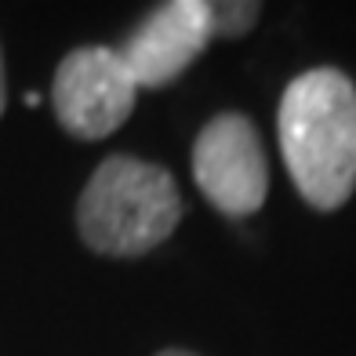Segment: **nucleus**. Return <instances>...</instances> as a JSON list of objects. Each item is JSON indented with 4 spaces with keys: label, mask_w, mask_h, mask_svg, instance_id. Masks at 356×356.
<instances>
[{
    "label": "nucleus",
    "mask_w": 356,
    "mask_h": 356,
    "mask_svg": "<svg viewBox=\"0 0 356 356\" xmlns=\"http://www.w3.org/2000/svg\"><path fill=\"white\" fill-rule=\"evenodd\" d=\"M284 168L313 211H338L356 189V84L334 66L298 73L277 109Z\"/></svg>",
    "instance_id": "nucleus-1"
},
{
    "label": "nucleus",
    "mask_w": 356,
    "mask_h": 356,
    "mask_svg": "<svg viewBox=\"0 0 356 356\" xmlns=\"http://www.w3.org/2000/svg\"><path fill=\"white\" fill-rule=\"evenodd\" d=\"M182 211V193L164 164L113 153L91 171L76 200V233L95 254L138 258L178 229Z\"/></svg>",
    "instance_id": "nucleus-2"
},
{
    "label": "nucleus",
    "mask_w": 356,
    "mask_h": 356,
    "mask_svg": "<svg viewBox=\"0 0 356 356\" xmlns=\"http://www.w3.org/2000/svg\"><path fill=\"white\" fill-rule=\"evenodd\" d=\"M193 178L204 200L225 218H248L266 204L269 160L248 113L225 109L193 142Z\"/></svg>",
    "instance_id": "nucleus-3"
},
{
    "label": "nucleus",
    "mask_w": 356,
    "mask_h": 356,
    "mask_svg": "<svg viewBox=\"0 0 356 356\" xmlns=\"http://www.w3.org/2000/svg\"><path fill=\"white\" fill-rule=\"evenodd\" d=\"M138 84L127 73L117 47L88 44L58 62L55 84H51V106L62 124V131L80 142H99L120 131L135 109Z\"/></svg>",
    "instance_id": "nucleus-4"
},
{
    "label": "nucleus",
    "mask_w": 356,
    "mask_h": 356,
    "mask_svg": "<svg viewBox=\"0 0 356 356\" xmlns=\"http://www.w3.org/2000/svg\"><path fill=\"white\" fill-rule=\"evenodd\" d=\"M211 44L207 0H168L127 33L117 47L138 88H168Z\"/></svg>",
    "instance_id": "nucleus-5"
},
{
    "label": "nucleus",
    "mask_w": 356,
    "mask_h": 356,
    "mask_svg": "<svg viewBox=\"0 0 356 356\" xmlns=\"http://www.w3.org/2000/svg\"><path fill=\"white\" fill-rule=\"evenodd\" d=\"M262 19L258 0H207V26L218 40H240Z\"/></svg>",
    "instance_id": "nucleus-6"
},
{
    "label": "nucleus",
    "mask_w": 356,
    "mask_h": 356,
    "mask_svg": "<svg viewBox=\"0 0 356 356\" xmlns=\"http://www.w3.org/2000/svg\"><path fill=\"white\" fill-rule=\"evenodd\" d=\"M4 106H8V80H4V51H0V117H4Z\"/></svg>",
    "instance_id": "nucleus-7"
},
{
    "label": "nucleus",
    "mask_w": 356,
    "mask_h": 356,
    "mask_svg": "<svg viewBox=\"0 0 356 356\" xmlns=\"http://www.w3.org/2000/svg\"><path fill=\"white\" fill-rule=\"evenodd\" d=\"M156 356H197V353H189V349H160Z\"/></svg>",
    "instance_id": "nucleus-8"
}]
</instances>
